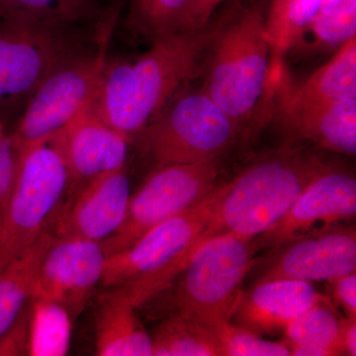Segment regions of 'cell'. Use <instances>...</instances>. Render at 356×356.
<instances>
[{"label": "cell", "mask_w": 356, "mask_h": 356, "mask_svg": "<svg viewBox=\"0 0 356 356\" xmlns=\"http://www.w3.org/2000/svg\"><path fill=\"white\" fill-rule=\"evenodd\" d=\"M355 215V175L334 165L308 185L284 216L255 236V248L274 250L315 229L348 224Z\"/></svg>", "instance_id": "obj_12"}, {"label": "cell", "mask_w": 356, "mask_h": 356, "mask_svg": "<svg viewBox=\"0 0 356 356\" xmlns=\"http://www.w3.org/2000/svg\"><path fill=\"white\" fill-rule=\"evenodd\" d=\"M355 269V225H334L274 248L254 285L274 280L331 281Z\"/></svg>", "instance_id": "obj_11"}, {"label": "cell", "mask_w": 356, "mask_h": 356, "mask_svg": "<svg viewBox=\"0 0 356 356\" xmlns=\"http://www.w3.org/2000/svg\"><path fill=\"white\" fill-rule=\"evenodd\" d=\"M154 356H221L214 331L177 315H170L152 337Z\"/></svg>", "instance_id": "obj_23"}, {"label": "cell", "mask_w": 356, "mask_h": 356, "mask_svg": "<svg viewBox=\"0 0 356 356\" xmlns=\"http://www.w3.org/2000/svg\"><path fill=\"white\" fill-rule=\"evenodd\" d=\"M229 186L219 182L195 205L149 229L131 247L109 255L103 286L124 287L139 307L170 285L178 259L202 231Z\"/></svg>", "instance_id": "obj_4"}, {"label": "cell", "mask_w": 356, "mask_h": 356, "mask_svg": "<svg viewBox=\"0 0 356 356\" xmlns=\"http://www.w3.org/2000/svg\"><path fill=\"white\" fill-rule=\"evenodd\" d=\"M283 65L282 60L273 81L280 111L320 106L356 95V37L343 44L329 62L297 86L290 83Z\"/></svg>", "instance_id": "obj_17"}, {"label": "cell", "mask_w": 356, "mask_h": 356, "mask_svg": "<svg viewBox=\"0 0 356 356\" xmlns=\"http://www.w3.org/2000/svg\"><path fill=\"white\" fill-rule=\"evenodd\" d=\"M216 24L153 40L142 55L107 60L91 111L130 143L143 134L202 67Z\"/></svg>", "instance_id": "obj_1"}, {"label": "cell", "mask_w": 356, "mask_h": 356, "mask_svg": "<svg viewBox=\"0 0 356 356\" xmlns=\"http://www.w3.org/2000/svg\"><path fill=\"white\" fill-rule=\"evenodd\" d=\"M280 117L295 139L308 140L334 153L355 156L356 95L320 106L280 111Z\"/></svg>", "instance_id": "obj_18"}, {"label": "cell", "mask_w": 356, "mask_h": 356, "mask_svg": "<svg viewBox=\"0 0 356 356\" xmlns=\"http://www.w3.org/2000/svg\"><path fill=\"white\" fill-rule=\"evenodd\" d=\"M287 3L288 0H270V3L267 8L266 38L270 44V48L280 32Z\"/></svg>", "instance_id": "obj_33"}, {"label": "cell", "mask_w": 356, "mask_h": 356, "mask_svg": "<svg viewBox=\"0 0 356 356\" xmlns=\"http://www.w3.org/2000/svg\"><path fill=\"white\" fill-rule=\"evenodd\" d=\"M58 136L69 172L65 197L99 175L126 168L130 140L98 118L90 108Z\"/></svg>", "instance_id": "obj_15"}, {"label": "cell", "mask_w": 356, "mask_h": 356, "mask_svg": "<svg viewBox=\"0 0 356 356\" xmlns=\"http://www.w3.org/2000/svg\"><path fill=\"white\" fill-rule=\"evenodd\" d=\"M304 34L313 36V43L306 49L309 53L339 50L356 37V0H344L331 13H318L300 36Z\"/></svg>", "instance_id": "obj_25"}, {"label": "cell", "mask_w": 356, "mask_h": 356, "mask_svg": "<svg viewBox=\"0 0 356 356\" xmlns=\"http://www.w3.org/2000/svg\"><path fill=\"white\" fill-rule=\"evenodd\" d=\"M327 282L330 283V289L334 300V305L343 309L346 318L356 320L355 273L346 274Z\"/></svg>", "instance_id": "obj_32"}, {"label": "cell", "mask_w": 356, "mask_h": 356, "mask_svg": "<svg viewBox=\"0 0 356 356\" xmlns=\"http://www.w3.org/2000/svg\"><path fill=\"white\" fill-rule=\"evenodd\" d=\"M31 301H28L15 322L0 337V355H28Z\"/></svg>", "instance_id": "obj_30"}, {"label": "cell", "mask_w": 356, "mask_h": 356, "mask_svg": "<svg viewBox=\"0 0 356 356\" xmlns=\"http://www.w3.org/2000/svg\"><path fill=\"white\" fill-rule=\"evenodd\" d=\"M31 301L28 355L63 356L69 351L72 316L69 309L57 302Z\"/></svg>", "instance_id": "obj_22"}, {"label": "cell", "mask_w": 356, "mask_h": 356, "mask_svg": "<svg viewBox=\"0 0 356 356\" xmlns=\"http://www.w3.org/2000/svg\"><path fill=\"white\" fill-rule=\"evenodd\" d=\"M130 197L126 168L104 173L65 198L51 231L56 238L77 236L104 243L123 224Z\"/></svg>", "instance_id": "obj_14"}, {"label": "cell", "mask_w": 356, "mask_h": 356, "mask_svg": "<svg viewBox=\"0 0 356 356\" xmlns=\"http://www.w3.org/2000/svg\"><path fill=\"white\" fill-rule=\"evenodd\" d=\"M114 18L107 24L95 50H79L76 47L44 76L11 129L18 147L29 146L56 135L92 104L106 65V48Z\"/></svg>", "instance_id": "obj_8"}, {"label": "cell", "mask_w": 356, "mask_h": 356, "mask_svg": "<svg viewBox=\"0 0 356 356\" xmlns=\"http://www.w3.org/2000/svg\"><path fill=\"white\" fill-rule=\"evenodd\" d=\"M325 296L310 282L274 280L241 293L231 323L259 336L281 334L294 318Z\"/></svg>", "instance_id": "obj_16"}, {"label": "cell", "mask_w": 356, "mask_h": 356, "mask_svg": "<svg viewBox=\"0 0 356 356\" xmlns=\"http://www.w3.org/2000/svg\"><path fill=\"white\" fill-rule=\"evenodd\" d=\"M106 259L102 243L55 236L37 271L31 299L57 302L72 315L79 313L102 282Z\"/></svg>", "instance_id": "obj_13"}, {"label": "cell", "mask_w": 356, "mask_h": 356, "mask_svg": "<svg viewBox=\"0 0 356 356\" xmlns=\"http://www.w3.org/2000/svg\"><path fill=\"white\" fill-rule=\"evenodd\" d=\"M240 1H241V0H240Z\"/></svg>", "instance_id": "obj_36"}, {"label": "cell", "mask_w": 356, "mask_h": 356, "mask_svg": "<svg viewBox=\"0 0 356 356\" xmlns=\"http://www.w3.org/2000/svg\"><path fill=\"white\" fill-rule=\"evenodd\" d=\"M243 136L238 125L202 89H182L143 134L154 168L221 159Z\"/></svg>", "instance_id": "obj_7"}, {"label": "cell", "mask_w": 356, "mask_h": 356, "mask_svg": "<svg viewBox=\"0 0 356 356\" xmlns=\"http://www.w3.org/2000/svg\"><path fill=\"white\" fill-rule=\"evenodd\" d=\"M20 149L8 124L0 122V219L3 215L19 165Z\"/></svg>", "instance_id": "obj_29"}, {"label": "cell", "mask_w": 356, "mask_h": 356, "mask_svg": "<svg viewBox=\"0 0 356 356\" xmlns=\"http://www.w3.org/2000/svg\"><path fill=\"white\" fill-rule=\"evenodd\" d=\"M187 0H131L130 21L136 30L153 41L179 32Z\"/></svg>", "instance_id": "obj_26"}, {"label": "cell", "mask_w": 356, "mask_h": 356, "mask_svg": "<svg viewBox=\"0 0 356 356\" xmlns=\"http://www.w3.org/2000/svg\"><path fill=\"white\" fill-rule=\"evenodd\" d=\"M266 2L233 7L219 22L204 58L202 90L248 137L250 122L273 89Z\"/></svg>", "instance_id": "obj_3"}, {"label": "cell", "mask_w": 356, "mask_h": 356, "mask_svg": "<svg viewBox=\"0 0 356 356\" xmlns=\"http://www.w3.org/2000/svg\"><path fill=\"white\" fill-rule=\"evenodd\" d=\"M0 14L20 19L70 28L95 16V0H0Z\"/></svg>", "instance_id": "obj_24"}, {"label": "cell", "mask_w": 356, "mask_h": 356, "mask_svg": "<svg viewBox=\"0 0 356 356\" xmlns=\"http://www.w3.org/2000/svg\"><path fill=\"white\" fill-rule=\"evenodd\" d=\"M19 149L15 184L0 219V270L50 228L69 185L58 134Z\"/></svg>", "instance_id": "obj_5"}, {"label": "cell", "mask_w": 356, "mask_h": 356, "mask_svg": "<svg viewBox=\"0 0 356 356\" xmlns=\"http://www.w3.org/2000/svg\"><path fill=\"white\" fill-rule=\"evenodd\" d=\"M334 165L311 149L286 144L257 159L233 179L209 221L182 254L177 275L203 243L215 236L254 238L286 214L318 175Z\"/></svg>", "instance_id": "obj_2"}, {"label": "cell", "mask_w": 356, "mask_h": 356, "mask_svg": "<svg viewBox=\"0 0 356 356\" xmlns=\"http://www.w3.org/2000/svg\"><path fill=\"white\" fill-rule=\"evenodd\" d=\"M103 298L96 318V353L102 356L153 355L152 337L137 314L138 307L124 287Z\"/></svg>", "instance_id": "obj_19"}, {"label": "cell", "mask_w": 356, "mask_h": 356, "mask_svg": "<svg viewBox=\"0 0 356 356\" xmlns=\"http://www.w3.org/2000/svg\"><path fill=\"white\" fill-rule=\"evenodd\" d=\"M257 252L254 238L222 235L206 241L175 276L170 315L210 329L231 322Z\"/></svg>", "instance_id": "obj_6"}, {"label": "cell", "mask_w": 356, "mask_h": 356, "mask_svg": "<svg viewBox=\"0 0 356 356\" xmlns=\"http://www.w3.org/2000/svg\"><path fill=\"white\" fill-rule=\"evenodd\" d=\"M55 241L51 227L0 270V337L31 298L33 283L44 254Z\"/></svg>", "instance_id": "obj_20"}, {"label": "cell", "mask_w": 356, "mask_h": 356, "mask_svg": "<svg viewBox=\"0 0 356 356\" xmlns=\"http://www.w3.org/2000/svg\"><path fill=\"white\" fill-rule=\"evenodd\" d=\"M341 337L344 355H356V320L355 318H341Z\"/></svg>", "instance_id": "obj_34"}, {"label": "cell", "mask_w": 356, "mask_h": 356, "mask_svg": "<svg viewBox=\"0 0 356 356\" xmlns=\"http://www.w3.org/2000/svg\"><path fill=\"white\" fill-rule=\"evenodd\" d=\"M322 0H288L280 32L271 44L273 60H282L301 33L315 19Z\"/></svg>", "instance_id": "obj_28"}, {"label": "cell", "mask_w": 356, "mask_h": 356, "mask_svg": "<svg viewBox=\"0 0 356 356\" xmlns=\"http://www.w3.org/2000/svg\"><path fill=\"white\" fill-rule=\"evenodd\" d=\"M221 356L291 355L283 341H266L250 330L228 322L213 327Z\"/></svg>", "instance_id": "obj_27"}, {"label": "cell", "mask_w": 356, "mask_h": 356, "mask_svg": "<svg viewBox=\"0 0 356 356\" xmlns=\"http://www.w3.org/2000/svg\"><path fill=\"white\" fill-rule=\"evenodd\" d=\"M222 1L224 0H187L179 32H195L205 28Z\"/></svg>", "instance_id": "obj_31"}, {"label": "cell", "mask_w": 356, "mask_h": 356, "mask_svg": "<svg viewBox=\"0 0 356 356\" xmlns=\"http://www.w3.org/2000/svg\"><path fill=\"white\" fill-rule=\"evenodd\" d=\"M69 32L0 14V122L17 121L51 67L76 48Z\"/></svg>", "instance_id": "obj_9"}, {"label": "cell", "mask_w": 356, "mask_h": 356, "mask_svg": "<svg viewBox=\"0 0 356 356\" xmlns=\"http://www.w3.org/2000/svg\"><path fill=\"white\" fill-rule=\"evenodd\" d=\"M341 320L332 302L324 297L294 318L284 330V341L291 355L332 356L344 355Z\"/></svg>", "instance_id": "obj_21"}, {"label": "cell", "mask_w": 356, "mask_h": 356, "mask_svg": "<svg viewBox=\"0 0 356 356\" xmlns=\"http://www.w3.org/2000/svg\"><path fill=\"white\" fill-rule=\"evenodd\" d=\"M344 0H322L321 1L320 10L318 13H327L336 9L337 6H341Z\"/></svg>", "instance_id": "obj_35"}, {"label": "cell", "mask_w": 356, "mask_h": 356, "mask_svg": "<svg viewBox=\"0 0 356 356\" xmlns=\"http://www.w3.org/2000/svg\"><path fill=\"white\" fill-rule=\"evenodd\" d=\"M220 159L154 168L136 193L118 231L103 243L107 257L133 245L149 229L202 200L219 184Z\"/></svg>", "instance_id": "obj_10"}]
</instances>
